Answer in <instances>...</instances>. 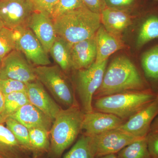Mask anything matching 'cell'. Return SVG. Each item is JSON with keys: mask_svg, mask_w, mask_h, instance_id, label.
Returning <instances> with one entry per match:
<instances>
[{"mask_svg": "<svg viewBox=\"0 0 158 158\" xmlns=\"http://www.w3.org/2000/svg\"><path fill=\"white\" fill-rule=\"evenodd\" d=\"M149 85L135 65L125 56H118L105 71L102 82L94 94L95 98L130 91L149 90Z\"/></svg>", "mask_w": 158, "mask_h": 158, "instance_id": "obj_1", "label": "cell"}, {"mask_svg": "<svg viewBox=\"0 0 158 158\" xmlns=\"http://www.w3.org/2000/svg\"><path fill=\"white\" fill-rule=\"evenodd\" d=\"M57 36L69 44L94 37L101 23V14L86 7L67 12L54 20Z\"/></svg>", "mask_w": 158, "mask_h": 158, "instance_id": "obj_2", "label": "cell"}, {"mask_svg": "<svg viewBox=\"0 0 158 158\" xmlns=\"http://www.w3.org/2000/svg\"><path fill=\"white\" fill-rule=\"evenodd\" d=\"M158 95L151 89L122 92L96 98L93 108L125 121L154 100Z\"/></svg>", "mask_w": 158, "mask_h": 158, "instance_id": "obj_3", "label": "cell"}, {"mask_svg": "<svg viewBox=\"0 0 158 158\" xmlns=\"http://www.w3.org/2000/svg\"><path fill=\"white\" fill-rule=\"evenodd\" d=\"M85 113L77 105L62 109L49 131L52 153L59 157L73 143L82 130Z\"/></svg>", "mask_w": 158, "mask_h": 158, "instance_id": "obj_4", "label": "cell"}, {"mask_svg": "<svg viewBox=\"0 0 158 158\" xmlns=\"http://www.w3.org/2000/svg\"><path fill=\"white\" fill-rule=\"evenodd\" d=\"M34 69L37 80L57 101L66 108L77 105L70 85L58 65L36 66Z\"/></svg>", "mask_w": 158, "mask_h": 158, "instance_id": "obj_5", "label": "cell"}, {"mask_svg": "<svg viewBox=\"0 0 158 158\" xmlns=\"http://www.w3.org/2000/svg\"><path fill=\"white\" fill-rule=\"evenodd\" d=\"M107 61L99 63L94 62L88 68L77 70L76 88L85 113L93 111L92 99L102 85Z\"/></svg>", "mask_w": 158, "mask_h": 158, "instance_id": "obj_6", "label": "cell"}, {"mask_svg": "<svg viewBox=\"0 0 158 158\" xmlns=\"http://www.w3.org/2000/svg\"><path fill=\"white\" fill-rule=\"evenodd\" d=\"M15 40V50L23 54L32 65L44 66L51 64L48 53L39 40L27 26L13 30Z\"/></svg>", "mask_w": 158, "mask_h": 158, "instance_id": "obj_7", "label": "cell"}, {"mask_svg": "<svg viewBox=\"0 0 158 158\" xmlns=\"http://www.w3.org/2000/svg\"><path fill=\"white\" fill-rule=\"evenodd\" d=\"M90 138L91 148L94 157L96 158L117 154L129 144L144 138L135 137L116 129Z\"/></svg>", "mask_w": 158, "mask_h": 158, "instance_id": "obj_8", "label": "cell"}, {"mask_svg": "<svg viewBox=\"0 0 158 158\" xmlns=\"http://www.w3.org/2000/svg\"><path fill=\"white\" fill-rule=\"evenodd\" d=\"M34 68L22 53L14 50L2 59L0 79H11L27 84L37 80Z\"/></svg>", "mask_w": 158, "mask_h": 158, "instance_id": "obj_9", "label": "cell"}, {"mask_svg": "<svg viewBox=\"0 0 158 158\" xmlns=\"http://www.w3.org/2000/svg\"><path fill=\"white\" fill-rule=\"evenodd\" d=\"M35 10L32 0H0V20L11 30L27 25Z\"/></svg>", "mask_w": 158, "mask_h": 158, "instance_id": "obj_10", "label": "cell"}, {"mask_svg": "<svg viewBox=\"0 0 158 158\" xmlns=\"http://www.w3.org/2000/svg\"><path fill=\"white\" fill-rule=\"evenodd\" d=\"M158 115V95L154 100L125 122L118 129L139 138H146Z\"/></svg>", "mask_w": 158, "mask_h": 158, "instance_id": "obj_11", "label": "cell"}, {"mask_svg": "<svg viewBox=\"0 0 158 158\" xmlns=\"http://www.w3.org/2000/svg\"><path fill=\"white\" fill-rule=\"evenodd\" d=\"M26 26L33 32L46 52L48 53L57 37L54 21L50 15L35 10Z\"/></svg>", "mask_w": 158, "mask_h": 158, "instance_id": "obj_12", "label": "cell"}, {"mask_svg": "<svg viewBox=\"0 0 158 158\" xmlns=\"http://www.w3.org/2000/svg\"><path fill=\"white\" fill-rule=\"evenodd\" d=\"M124 120L110 113L93 112L85 113L82 124V130L85 135H100L111 130L116 129L125 122Z\"/></svg>", "mask_w": 158, "mask_h": 158, "instance_id": "obj_13", "label": "cell"}, {"mask_svg": "<svg viewBox=\"0 0 158 158\" xmlns=\"http://www.w3.org/2000/svg\"><path fill=\"white\" fill-rule=\"evenodd\" d=\"M27 86L30 102L45 113L53 122L62 109L49 95L44 86L38 80L27 83Z\"/></svg>", "mask_w": 158, "mask_h": 158, "instance_id": "obj_14", "label": "cell"}, {"mask_svg": "<svg viewBox=\"0 0 158 158\" xmlns=\"http://www.w3.org/2000/svg\"><path fill=\"white\" fill-rule=\"evenodd\" d=\"M69 48L73 69L88 68L95 62L97 49L94 37L69 44Z\"/></svg>", "mask_w": 158, "mask_h": 158, "instance_id": "obj_15", "label": "cell"}, {"mask_svg": "<svg viewBox=\"0 0 158 158\" xmlns=\"http://www.w3.org/2000/svg\"><path fill=\"white\" fill-rule=\"evenodd\" d=\"M28 129L40 128L49 132L53 121L42 111L31 103L22 107L10 116Z\"/></svg>", "mask_w": 158, "mask_h": 158, "instance_id": "obj_16", "label": "cell"}, {"mask_svg": "<svg viewBox=\"0 0 158 158\" xmlns=\"http://www.w3.org/2000/svg\"><path fill=\"white\" fill-rule=\"evenodd\" d=\"M97 56L95 62L99 63L108 60V58L116 51L124 46L120 36L108 32L103 26H100L95 36Z\"/></svg>", "mask_w": 158, "mask_h": 158, "instance_id": "obj_17", "label": "cell"}, {"mask_svg": "<svg viewBox=\"0 0 158 158\" xmlns=\"http://www.w3.org/2000/svg\"><path fill=\"white\" fill-rule=\"evenodd\" d=\"M101 23L111 34L120 36L132 23L129 15L122 9L106 7L101 13Z\"/></svg>", "mask_w": 158, "mask_h": 158, "instance_id": "obj_18", "label": "cell"}, {"mask_svg": "<svg viewBox=\"0 0 158 158\" xmlns=\"http://www.w3.org/2000/svg\"><path fill=\"white\" fill-rule=\"evenodd\" d=\"M141 62L148 84L151 85V90L158 95V44L144 51Z\"/></svg>", "mask_w": 158, "mask_h": 158, "instance_id": "obj_19", "label": "cell"}, {"mask_svg": "<svg viewBox=\"0 0 158 158\" xmlns=\"http://www.w3.org/2000/svg\"><path fill=\"white\" fill-rule=\"evenodd\" d=\"M24 150L7 127L0 123V156L4 158H23Z\"/></svg>", "mask_w": 158, "mask_h": 158, "instance_id": "obj_20", "label": "cell"}, {"mask_svg": "<svg viewBox=\"0 0 158 158\" xmlns=\"http://www.w3.org/2000/svg\"><path fill=\"white\" fill-rule=\"evenodd\" d=\"M158 40V13L151 12L144 17L138 31L136 47L138 49Z\"/></svg>", "mask_w": 158, "mask_h": 158, "instance_id": "obj_21", "label": "cell"}, {"mask_svg": "<svg viewBox=\"0 0 158 158\" xmlns=\"http://www.w3.org/2000/svg\"><path fill=\"white\" fill-rule=\"evenodd\" d=\"M49 53L63 72L67 73L73 69L69 44L61 37L57 36Z\"/></svg>", "mask_w": 158, "mask_h": 158, "instance_id": "obj_22", "label": "cell"}, {"mask_svg": "<svg viewBox=\"0 0 158 158\" xmlns=\"http://www.w3.org/2000/svg\"><path fill=\"white\" fill-rule=\"evenodd\" d=\"M4 109L0 114V123L5 122L6 119L12 116L22 107L29 102L27 91L14 92L5 96Z\"/></svg>", "mask_w": 158, "mask_h": 158, "instance_id": "obj_23", "label": "cell"}, {"mask_svg": "<svg viewBox=\"0 0 158 158\" xmlns=\"http://www.w3.org/2000/svg\"><path fill=\"white\" fill-rule=\"evenodd\" d=\"M118 158H152L147 137L129 144L116 154Z\"/></svg>", "mask_w": 158, "mask_h": 158, "instance_id": "obj_24", "label": "cell"}, {"mask_svg": "<svg viewBox=\"0 0 158 158\" xmlns=\"http://www.w3.org/2000/svg\"><path fill=\"white\" fill-rule=\"evenodd\" d=\"M32 151L37 152L47 151L50 148L49 132L40 128L28 129Z\"/></svg>", "mask_w": 158, "mask_h": 158, "instance_id": "obj_25", "label": "cell"}, {"mask_svg": "<svg viewBox=\"0 0 158 158\" xmlns=\"http://www.w3.org/2000/svg\"><path fill=\"white\" fill-rule=\"evenodd\" d=\"M64 158H95L90 144V136L83 135Z\"/></svg>", "mask_w": 158, "mask_h": 158, "instance_id": "obj_26", "label": "cell"}, {"mask_svg": "<svg viewBox=\"0 0 158 158\" xmlns=\"http://www.w3.org/2000/svg\"><path fill=\"white\" fill-rule=\"evenodd\" d=\"M5 123L7 127L14 135L24 149L32 151L29 140L28 129L17 120L10 117L7 118Z\"/></svg>", "mask_w": 158, "mask_h": 158, "instance_id": "obj_27", "label": "cell"}, {"mask_svg": "<svg viewBox=\"0 0 158 158\" xmlns=\"http://www.w3.org/2000/svg\"><path fill=\"white\" fill-rule=\"evenodd\" d=\"M15 50L14 31L5 27H0V58L2 59Z\"/></svg>", "mask_w": 158, "mask_h": 158, "instance_id": "obj_28", "label": "cell"}, {"mask_svg": "<svg viewBox=\"0 0 158 158\" xmlns=\"http://www.w3.org/2000/svg\"><path fill=\"white\" fill-rule=\"evenodd\" d=\"M84 7L86 6L83 0H59L54 7L50 16L54 20L67 12Z\"/></svg>", "mask_w": 158, "mask_h": 158, "instance_id": "obj_29", "label": "cell"}, {"mask_svg": "<svg viewBox=\"0 0 158 158\" xmlns=\"http://www.w3.org/2000/svg\"><path fill=\"white\" fill-rule=\"evenodd\" d=\"M27 84L11 79H0V90L4 95L17 92H26Z\"/></svg>", "mask_w": 158, "mask_h": 158, "instance_id": "obj_30", "label": "cell"}, {"mask_svg": "<svg viewBox=\"0 0 158 158\" xmlns=\"http://www.w3.org/2000/svg\"><path fill=\"white\" fill-rule=\"evenodd\" d=\"M36 10L44 11L50 15L59 0H32Z\"/></svg>", "mask_w": 158, "mask_h": 158, "instance_id": "obj_31", "label": "cell"}, {"mask_svg": "<svg viewBox=\"0 0 158 158\" xmlns=\"http://www.w3.org/2000/svg\"><path fill=\"white\" fill-rule=\"evenodd\" d=\"M148 150L152 158H158V135L150 133L147 136Z\"/></svg>", "mask_w": 158, "mask_h": 158, "instance_id": "obj_32", "label": "cell"}, {"mask_svg": "<svg viewBox=\"0 0 158 158\" xmlns=\"http://www.w3.org/2000/svg\"><path fill=\"white\" fill-rule=\"evenodd\" d=\"M85 6L91 11L100 14L106 8L105 0H83Z\"/></svg>", "mask_w": 158, "mask_h": 158, "instance_id": "obj_33", "label": "cell"}, {"mask_svg": "<svg viewBox=\"0 0 158 158\" xmlns=\"http://www.w3.org/2000/svg\"><path fill=\"white\" fill-rule=\"evenodd\" d=\"M135 0H105L106 6L109 8L120 9L132 4Z\"/></svg>", "mask_w": 158, "mask_h": 158, "instance_id": "obj_34", "label": "cell"}, {"mask_svg": "<svg viewBox=\"0 0 158 158\" xmlns=\"http://www.w3.org/2000/svg\"><path fill=\"white\" fill-rule=\"evenodd\" d=\"M158 131V117H156L153 122L151 127L150 132L156 133Z\"/></svg>", "mask_w": 158, "mask_h": 158, "instance_id": "obj_35", "label": "cell"}, {"mask_svg": "<svg viewBox=\"0 0 158 158\" xmlns=\"http://www.w3.org/2000/svg\"><path fill=\"white\" fill-rule=\"evenodd\" d=\"M5 95L0 90V114L2 112L5 104Z\"/></svg>", "mask_w": 158, "mask_h": 158, "instance_id": "obj_36", "label": "cell"}, {"mask_svg": "<svg viewBox=\"0 0 158 158\" xmlns=\"http://www.w3.org/2000/svg\"><path fill=\"white\" fill-rule=\"evenodd\" d=\"M95 158H118L116 154H111Z\"/></svg>", "mask_w": 158, "mask_h": 158, "instance_id": "obj_37", "label": "cell"}, {"mask_svg": "<svg viewBox=\"0 0 158 158\" xmlns=\"http://www.w3.org/2000/svg\"><path fill=\"white\" fill-rule=\"evenodd\" d=\"M3 26L2 24V22H1V20H0V27H3Z\"/></svg>", "mask_w": 158, "mask_h": 158, "instance_id": "obj_38", "label": "cell"}, {"mask_svg": "<svg viewBox=\"0 0 158 158\" xmlns=\"http://www.w3.org/2000/svg\"><path fill=\"white\" fill-rule=\"evenodd\" d=\"M2 59H1V58H0V65H1V63H2Z\"/></svg>", "mask_w": 158, "mask_h": 158, "instance_id": "obj_39", "label": "cell"}, {"mask_svg": "<svg viewBox=\"0 0 158 158\" xmlns=\"http://www.w3.org/2000/svg\"><path fill=\"white\" fill-rule=\"evenodd\" d=\"M154 1L155 2H158V0H154Z\"/></svg>", "mask_w": 158, "mask_h": 158, "instance_id": "obj_40", "label": "cell"}, {"mask_svg": "<svg viewBox=\"0 0 158 158\" xmlns=\"http://www.w3.org/2000/svg\"><path fill=\"white\" fill-rule=\"evenodd\" d=\"M0 158H3L1 156H0Z\"/></svg>", "mask_w": 158, "mask_h": 158, "instance_id": "obj_41", "label": "cell"}, {"mask_svg": "<svg viewBox=\"0 0 158 158\" xmlns=\"http://www.w3.org/2000/svg\"><path fill=\"white\" fill-rule=\"evenodd\" d=\"M156 133H157V134H158V132H156Z\"/></svg>", "mask_w": 158, "mask_h": 158, "instance_id": "obj_42", "label": "cell"}]
</instances>
